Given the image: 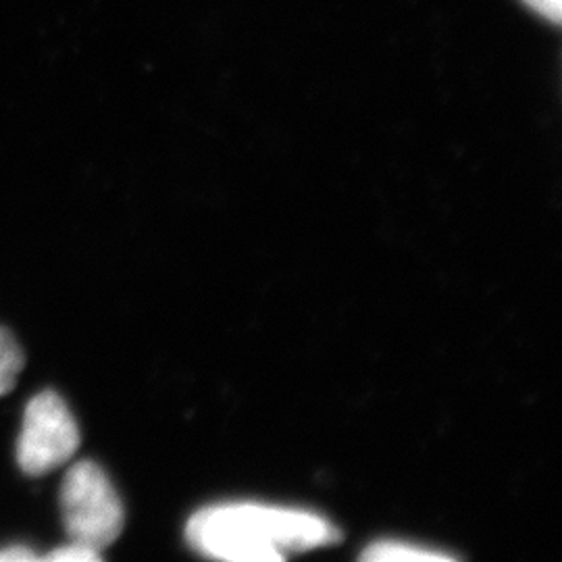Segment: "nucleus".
Wrapping results in <instances>:
<instances>
[{"label": "nucleus", "instance_id": "f257e3e1", "mask_svg": "<svg viewBox=\"0 0 562 562\" xmlns=\"http://www.w3.org/2000/svg\"><path fill=\"white\" fill-rule=\"evenodd\" d=\"M186 538L209 559L269 562L331 543L338 533L331 522L311 510L223 503L196 510L188 521Z\"/></svg>", "mask_w": 562, "mask_h": 562}, {"label": "nucleus", "instance_id": "0eeeda50", "mask_svg": "<svg viewBox=\"0 0 562 562\" xmlns=\"http://www.w3.org/2000/svg\"><path fill=\"white\" fill-rule=\"evenodd\" d=\"M529 9H533L538 15H542L552 23L561 21L562 0H522Z\"/></svg>", "mask_w": 562, "mask_h": 562}, {"label": "nucleus", "instance_id": "20e7f679", "mask_svg": "<svg viewBox=\"0 0 562 562\" xmlns=\"http://www.w3.org/2000/svg\"><path fill=\"white\" fill-rule=\"evenodd\" d=\"M369 562H448L452 557L442 550H431L419 543L401 540H380L373 542L361 554Z\"/></svg>", "mask_w": 562, "mask_h": 562}, {"label": "nucleus", "instance_id": "7ed1b4c3", "mask_svg": "<svg viewBox=\"0 0 562 562\" xmlns=\"http://www.w3.org/2000/svg\"><path fill=\"white\" fill-rule=\"evenodd\" d=\"M80 440V427L67 402L55 390H44L25 406L18 464L27 477H42L71 461Z\"/></svg>", "mask_w": 562, "mask_h": 562}, {"label": "nucleus", "instance_id": "423d86ee", "mask_svg": "<svg viewBox=\"0 0 562 562\" xmlns=\"http://www.w3.org/2000/svg\"><path fill=\"white\" fill-rule=\"evenodd\" d=\"M101 550H94L83 543L69 542L67 546H60L57 550L48 552L44 561L53 562H94L101 561Z\"/></svg>", "mask_w": 562, "mask_h": 562}, {"label": "nucleus", "instance_id": "f03ea898", "mask_svg": "<svg viewBox=\"0 0 562 562\" xmlns=\"http://www.w3.org/2000/svg\"><path fill=\"white\" fill-rule=\"evenodd\" d=\"M63 525L71 542L104 550L123 531L125 513L117 490L99 462L80 461L69 467L60 483Z\"/></svg>", "mask_w": 562, "mask_h": 562}, {"label": "nucleus", "instance_id": "6e6552de", "mask_svg": "<svg viewBox=\"0 0 562 562\" xmlns=\"http://www.w3.org/2000/svg\"><path fill=\"white\" fill-rule=\"evenodd\" d=\"M38 557L25 548V546H13V548H4L0 550V562H23V561H36Z\"/></svg>", "mask_w": 562, "mask_h": 562}, {"label": "nucleus", "instance_id": "39448f33", "mask_svg": "<svg viewBox=\"0 0 562 562\" xmlns=\"http://www.w3.org/2000/svg\"><path fill=\"white\" fill-rule=\"evenodd\" d=\"M23 367L25 357L20 341L15 340L7 327H0V396L9 394L18 385Z\"/></svg>", "mask_w": 562, "mask_h": 562}]
</instances>
